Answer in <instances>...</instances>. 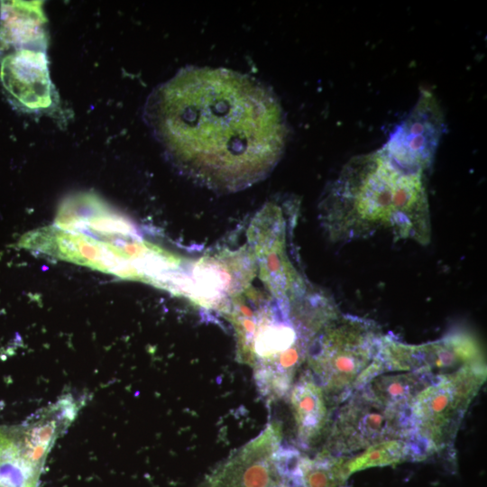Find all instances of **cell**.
I'll return each instance as SVG.
<instances>
[{
  "mask_svg": "<svg viewBox=\"0 0 487 487\" xmlns=\"http://www.w3.org/2000/svg\"><path fill=\"white\" fill-rule=\"evenodd\" d=\"M282 427L272 421L256 437L234 450L206 478V487H286L276 465Z\"/></svg>",
  "mask_w": 487,
  "mask_h": 487,
  "instance_id": "obj_9",
  "label": "cell"
},
{
  "mask_svg": "<svg viewBox=\"0 0 487 487\" xmlns=\"http://www.w3.org/2000/svg\"><path fill=\"white\" fill-rule=\"evenodd\" d=\"M252 310L240 298L225 311L236 335V360L253 368L259 395L274 403L289 395L317 334L340 311L323 291L276 299Z\"/></svg>",
  "mask_w": 487,
  "mask_h": 487,
  "instance_id": "obj_3",
  "label": "cell"
},
{
  "mask_svg": "<svg viewBox=\"0 0 487 487\" xmlns=\"http://www.w3.org/2000/svg\"><path fill=\"white\" fill-rule=\"evenodd\" d=\"M285 221L279 206L267 205L253 220L249 235L261 280L276 299L299 296L312 287L287 254Z\"/></svg>",
  "mask_w": 487,
  "mask_h": 487,
  "instance_id": "obj_7",
  "label": "cell"
},
{
  "mask_svg": "<svg viewBox=\"0 0 487 487\" xmlns=\"http://www.w3.org/2000/svg\"><path fill=\"white\" fill-rule=\"evenodd\" d=\"M1 61V79L5 89L22 105L41 108L51 103V82L44 51L43 31L19 40Z\"/></svg>",
  "mask_w": 487,
  "mask_h": 487,
  "instance_id": "obj_10",
  "label": "cell"
},
{
  "mask_svg": "<svg viewBox=\"0 0 487 487\" xmlns=\"http://www.w3.org/2000/svg\"><path fill=\"white\" fill-rule=\"evenodd\" d=\"M320 217L334 242L388 232L426 245L431 225L424 173L399 165L381 148L356 155L326 190Z\"/></svg>",
  "mask_w": 487,
  "mask_h": 487,
  "instance_id": "obj_2",
  "label": "cell"
},
{
  "mask_svg": "<svg viewBox=\"0 0 487 487\" xmlns=\"http://www.w3.org/2000/svg\"><path fill=\"white\" fill-rule=\"evenodd\" d=\"M83 404L68 394L22 424L0 425V486L38 487L49 452Z\"/></svg>",
  "mask_w": 487,
  "mask_h": 487,
  "instance_id": "obj_6",
  "label": "cell"
},
{
  "mask_svg": "<svg viewBox=\"0 0 487 487\" xmlns=\"http://www.w3.org/2000/svg\"><path fill=\"white\" fill-rule=\"evenodd\" d=\"M0 487H2V486H0Z\"/></svg>",
  "mask_w": 487,
  "mask_h": 487,
  "instance_id": "obj_12",
  "label": "cell"
},
{
  "mask_svg": "<svg viewBox=\"0 0 487 487\" xmlns=\"http://www.w3.org/2000/svg\"><path fill=\"white\" fill-rule=\"evenodd\" d=\"M484 379L483 363L432 372L405 414L411 458L421 459L453 446L463 416Z\"/></svg>",
  "mask_w": 487,
  "mask_h": 487,
  "instance_id": "obj_4",
  "label": "cell"
},
{
  "mask_svg": "<svg viewBox=\"0 0 487 487\" xmlns=\"http://www.w3.org/2000/svg\"><path fill=\"white\" fill-rule=\"evenodd\" d=\"M384 335L374 323L340 312L317 334L306 363L329 405L342 404L376 361Z\"/></svg>",
  "mask_w": 487,
  "mask_h": 487,
  "instance_id": "obj_5",
  "label": "cell"
},
{
  "mask_svg": "<svg viewBox=\"0 0 487 487\" xmlns=\"http://www.w3.org/2000/svg\"><path fill=\"white\" fill-rule=\"evenodd\" d=\"M444 127L436 98L429 90H421L411 111L381 149L399 165L424 173L433 162Z\"/></svg>",
  "mask_w": 487,
  "mask_h": 487,
  "instance_id": "obj_8",
  "label": "cell"
},
{
  "mask_svg": "<svg viewBox=\"0 0 487 487\" xmlns=\"http://www.w3.org/2000/svg\"><path fill=\"white\" fill-rule=\"evenodd\" d=\"M147 115L173 161L207 187L246 188L280 160L288 129L272 92L225 69L188 67L150 97Z\"/></svg>",
  "mask_w": 487,
  "mask_h": 487,
  "instance_id": "obj_1",
  "label": "cell"
},
{
  "mask_svg": "<svg viewBox=\"0 0 487 487\" xmlns=\"http://www.w3.org/2000/svg\"><path fill=\"white\" fill-rule=\"evenodd\" d=\"M296 379L289 393L296 443L302 449H309L327 434L332 407L308 369Z\"/></svg>",
  "mask_w": 487,
  "mask_h": 487,
  "instance_id": "obj_11",
  "label": "cell"
}]
</instances>
